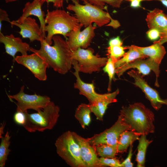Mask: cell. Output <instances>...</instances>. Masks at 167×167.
I'll return each mask as SVG.
<instances>
[{"label":"cell","instance_id":"836d02e7","mask_svg":"<svg viewBox=\"0 0 167 167\" xmlns=\"http://www.w3.org/2000/svg\"><path fill=\"white\" fill-rule=\"evenodd\" d=\"M148 38L151 40H155L160 37L161 33L156 29H151L147 32Z\"/></svg>","mask_w":167,"mask_h":167},{"label":"cell","instance_id":"f546056e","mask_svg":"<svg viewBox=\"0 0 167 167\" xmlns=\"http://www.w3.org/2000/svg\"><path fill=\"white\" fill-rule=\"evenodd\" d=\"M126 48L122 46L114 45L109 46L107 48L108 58L118 60L125 54Z\"/></svg>","mask_w":167,"mask_h":167},{"label":"cell","instance_id":"5b68a950","mask_svg":"<svg viewBox=\"0 0 167 167\" xmlns=\"http://www.w3.org/2000/svg\"><path fill=\"white\" fill-rule=\"evenodd\" d=\"M69 0H66L68 1ZM73 4H69L66 9L73 11L79 23L85 28L94 23L101 27L108 24L110 20L114 21L108 12L87 2L84 5L80 4L78 0H70Z\"/></svg>","mask_w":167,"mask_h":167},{"label":"cell","instance_id":"44dd1931","mask_svg":"<svg viewBox=\"0 0 167 167\" xmlns=\"http://www.w3.org/2000/svg\"><path fill=\"white\" fill-rule=\"evenodd\" d=\"M133 45L139 51L160 65L166 53L165 47L157 41H154L153 45L148 47Z\"/></svg>","mask_w":167,"mask_h":167},{"label":"cell","instance_id":"e0dca14e","mask_svg":"<svg viewBox=\"0 0 167 167\" xmlns=\"http://www.w3.org/2000/svg\"><path fill=\"white\" fill-rule=\"evenodd\" d=\"M0 42L4 45L6 53L13 57L14 62L18 52L20 53L22 55H25L27 54L28 51H30V47L29 44L23 42L20 37H15L12 34L4 35L0 32Z\"/></svg>","mask_w":167,"mask_h":167},{"label":"cell","instance_id":"d4e9b609","mask_svg":"<svg viewBox=\"0 0 167 167\" xmlns=\"http://www.w3.org/2000/svg\"><path fill=\"white\" fill-rule=\"evenodd\" d=\"M146 135H141L139 139V143L138 146V152L136 156V161L138 167L145 166V156L147 148L152 142L146 137Z\"/></svg>","mask_w":167,"mask_h":167},{"label":"cell","instance_id":"7c38bea8","mask_svg":"<svg viewBox=\"0 0 167 167\" xmlns=\"http://www.w3.org/2000/svg\"><path fill=\"white\" fill-rule=\"evenodd\" d=\"M127 73L134 79L135 82L133 84L142 91L154 109L158 110L162 105H167V98L165 99H161L158 92L148 84L138 71L132 70Z\"/></svg>","mask_w":167,"mask_h":167},{"label":"cell","instance_id":"277c9868","mask_svg":"<svg viewBox=\"0 0 167 167\" xmlns=\"http://www.w3.org/2000/svg\"><path fill=\"white\" fill-rule=\"evenodd\" d=\"M60 108L51 101L42 110L37 113H29L24 112L25 121L23 127L28 132H43L52 129L59 116Z\"/></svg>","mask_w":167,"mask_h":167},{"label":"cell","instance_id":"74e56055","mask_svg":"<svg viewBox=\"0 0 167 167\" xmlns=\"http://www.w3.org/2000/svg\"><path fill=\"white\" fill-rule=\"evenodd\" d=\"M130 2L131 6L133 8H138L141 6V2L144 1H151L152 0H125Z\"/></svg>","mask_w":167,"mask_h":167},{"label":"cell","instance_id":"d6a6232c","mask_svg":"<svg viewBox=\"0 0 167 167\" xmlns=\"http://www.w3.org/2000/svg\"><path fill=\"white\" fill-rule=\"evenodd\" d=\"M132 145L130 146L128 154L126 159L121 163L122 167H132L133 164L131 161V159L133 155Z\"/></svg>","mask_w":167,"mask_h":167},{"label":"cell","instance_id":"9c48e42d","mask_svg":"<svg viewBox=\"0 0 167 167\" xmlns=\"http://www.w3.org/2000/svg\"><path fill=\"white\" fill-rule=\"evenodd\" d=\"M127 130H130L129 126L125 123L119 115L117 121L110 128L87 139L92 146L105 144L117 148V143L120 135Z\"/></svg>","mask_w":167,"mask_h":167},{"label":"cell","instance_id":"30bf717a","mask_svg":"<svg viewBox=\"0 0 167 167\" xmlns=\"http://www.w3.org/2000/svg\"><path fill=\"white\" fill-rule=\"evenodd\" d=\"M15 61L27 68L39 80L43 81L47 79L46 71L49 66L36 54L17 56L15 57Z\"/></svg>","mask_w":167,"mask_h":167},{"label":"cell","instance_id":"83f0119b","mask_svg":"<svg viewBox=\"0 0 167 167\" xmlns=\"http://www.w3.org/2000/svg\"><path fill=\"white\" fill-rule=\"evenodd\" d=\"M118 60L108 58L107 62L103 68L104 71L107 74L109 77V82L108 90L109 92L111 90V85L112 80H115V74L116 73V68L115 63Z\"/></svg>","mask_w":167,"mask_h":167},{"label":"cell","instance_id":"3957f363","mask_svg":"<svg viewBox=\"0 0 167 167\" xmlns=\"http://www.w3.org/2000/svg\"><path fill=\"white\" fill-rule=\"evenodd\" d=\"M45 16V21L47 24L45 25V31L47 34L45 39L50 45L52 43L54 36L61 34L66 38V35L68 33L80 30L83 26L75 16L71 15L64 10H47Z\"/></svg>","mask_w":167,"mask_h":167},{"label":"cell","instance_id":"ac0fdd59","mask_svg":"<svg viewBox=\"0 0 167 167\" xmlns=\"http://www.w3.org/2000/svg\"><path fill=\"white\" fill-rule=\"evenodd\" d=\"M72 65L75 70L73 74L76 78L74 88L78 89L79 94L86 97L89 101V104H91L100 98L102 94L98 93L95 92L93 83H87L82 80L79 75V72L76 61L73 60Z\"/></svg>","mask_w":167,"mask_h":167},{"label":"cell","instance_id":"7402d4cb","mask_svg":"<svg viewBox=\"0 0 167 167\" xmlns=\"http://www.w3.org/2000/svg\"><path fill=\"white\" fill-rule=\"evenodd\" d=\"M139 134L130 130H127L122 132L118 139L117 144L118 153H122L126 152L129 146L135 140H139Z\"/></svg>","mask_w":167,"mask_h":167},{"label":"cell","instance_id":"6da1fadb","mask_svg":"<svg viewBox=\"0 0 167 167\" xmlns=\"http://www.w3.org/2000/svg\"><path fill=\"white\" fill-rule=\"evenodd\" d=\"M52 40L54 45L51 46L43 39L40 41L41 47L39 49L30 47V51L38 55L55 71L65 74L72 65L73 52L66 41L61 36L55 35Z\"/></svg>","mask_w":167,"mask_h":167},{"label":"cell","instance_id":"4fadbf2b","mask_svg":"<svg viewBox=\"0 0 167 167\" xmlns=\"http://www.w3.org/2000/svg\"><path fill=\"white\" fill-rule=\"evenodd\" d=\"M96 28L91 24L82 31L79 30L68 33L66 35L68 37L66 41L71 51H75L79 48H87L95 36L94 31Z\"/></svg>","mask_w":167,"mask_h":167},{"label":"cell","instance_id":"f35d334b","mask_svg":"<svg viewBox=\"0 0 167 167\" xmlns=\"http://www.w3.org/2000/svg\"><path fill=\"white\" fill-rule=\"evenodd\" d=\"M160 39L157 41L161 45L167 42V32L160 34Z\"/></svg>","mask_w":167,"mask_h":167},{"label":"cell","instance_id":"e575fe53","mask_svg":"<svg viewBox=\"0 0 167 167\" xmlns=\"http://www.w3.org/2000/svg\"><path fill=\"white\" fill-rule=\"evenodd\" d=\"M3 21H7L10 23V19L6 11L2 9H0V32H1L2 28V22Z\"/></svg>","mask_w":167,"mask_h":167},{"label":"cell","instance_id":"52a82bcc","mask_svg":"<svg viewBox=\"0 0 167 167\" xmlns=\"http://www.w3.org/2000/svg\"><path fill=\"white\" fill-rule=\"evenodd\" d=\"M73 52V60L77 62L79 72L91 74L100 71L104 66L108 58L94 55L91 48L87 49L79 48Z\"/></svg>","mask_w":167,"mask_h":167},{"label":"cell","instance_id":"d590c367","mask_svg":"<svg viewBox=\"0 0 167 167\" xmlns=\"http://www.w3.org/2000/svg\"><path fill=\"white\" fill-rule=\"evenodd\" d=\"M109 46L119 45L122 46V42L119 36L111 39L109 42Z\"/></svg>","mask_w":167,"mask_h":167},{"label":"cell","instance_id":"60d3db41","mask_svg":"<svg viewBox=\"0 0 167 167\" xmlns=\"http://www.w3.org/2000/svg\"><path fill=\"white\" fill-rule=\"evenodd\" d=\"M160 1L163 5L167 7V0H153Z\"/></svg>","mask_w":167,"mask_h":167},{"label":"cell","instance_id":"8d00e7d4","mask_svg":"<svg viewBox=\"0 0 167 167\" xmlns=\"http://www.w3.org/2000/svg\"><path fill=\"white\" fill-rule=\"evenodd\" d=\"M64 0H46L48 4L49 2H52L54 6L57 8L62 7Z\"/></svg>","mask_w":167,"mask_h":167},{"label":"cell","instance_id":"8992f818","mask_svg":"<svg viewBox=\"0 0 167 167\" xmlns=\"http://www.w3.org/2000/svg\"><path fill=\"white\" fill-rule=\"evenodd\" d=\"M55 145L57 154L68 165L73 167H86L73 132L68 131L62 134L56 140Z\"/></svg>","mask_w":167,"mask_h":167},{"label":"cell","instance_id":"7a4b0ae2","mask_svg":"<svg viewBox=\"0 0 167 167\" xmlns=\"http://www.w3.org/2000/svg\"><path fill=\"white\" fill-rule=\"evenodd\" d=\"M119 115L131 131L141 135H147L154 132V114L141 103L123 106Z\"/></svg>","mask_w":167,"mask_h":167},{"label":"cell","instance_id":"484cf974","mask_svg":"<svg viewBox=\"0 0 167 167\" xmlns=\"http://www.w3.org/2000/svg\"><path fill=\"white\" fill-rule=\"evenodd\" d=\"M11 136L7 131L5 135L1 138L0 144V167H5L8 156L11 150L9 148Z\"/></svg>","mask_w":167,"mask_h":167},{"label":"cell","instance_id":"ba28073f","mask_svg":"<svg viewBox=\"0 0 167 167\" xmlns=\"http://www.w3.org/2000/svg\"><path fill=\"white\" fill-rule=\"evenodd\" d=\"M24 86L23 85L18 93L8 95V97L16 100V111L24 112L28 109H32L38 112L46 107L51 101L50 98L46 96L35 94L29 95L24 92Z\"/></svg>","mask_w":167,"mask_h":167},{"label":"cell","instance_id":"b9f144b4","mask_svg":"<svg viewBox=\"0 0 167 167\" xmlns=\"http://www.w3.org/2000/svg\"><path fill=\"white\" fill-rule=\"evenodd\" d=\"M17 0H5L6 3H8L10 2H15Z\"/></svg>","mask_w":167,"mask_h":167},{"label":"cell","instance_id":"cb8c5ba5","mask_svg":"<svg viewBox=\"0 0 167 167\" xmlns=\"http://www.w3.org/2000/svg\"><path fill=\"white\" fill-rule=\"evenodd\" d=\"M91 112L89 104H81L76 110L75 117L83 129H84L86 126H88L91 122Z\"/></svg>","mask_w":167,"mask_h":167},{"label":"cell","instance_id":"9a60e30c","mask_svg":"<svg viewBox=\"0 0 167 167\" xmlns=\"http://www.w3.org/2000/svg\"><path fill=\"white\" fill-rule=\"evenodd\" d=\"M76 142L79 145L80 154L82 160L86 167H100L99 159L93 146L91 145L85 139L76 133L73 132Z\"/></svg>","mask_w":167,"mask_h":167},{"label":"cell","instance_id":"1f68e13d","mask_svg":"<svg viewBox=\"0 0 167 167\" xmlns=\"http://www.w3.org/2000/svg\"><path fill=\"white\" fill-rule=\"evenodd\" d=\"M13 119L16 124L23 126L25 121V115L24 112L16 111L14 115Z\"/></svg>","mask_w":167,"mask_h":167},{"label":"cell","instance_id":"4316f807","mask_svg":"<svg viewBox=\"0 0 167 167\" xmlns=\"http://www.w3.org/2000/svg\"><path fill=\"white\" fill-rule=\"evenodd\" d=\"M93 146L97 156L101 157L113 158L118 153L117 148L109 145L103 144Z\"/></svg>","mask_w":167,"mask_h":167},{"label":"cell","instance_id":"4dcf8cb0","mask_svg":"<svg viewBox=\"0 0 167 167\" xmlns=\"http://www.w3.org/2000/svg\"><path fill=\"white\" fill-rule=\"evenodd\" d=\"M100 163L101 166H104L111 167H122L119 161L115 158H99Z\"/></svg>","mask_w":167,"mask_h":167},{"label":"cell","instance_id":"8fae6325","mask_svg":"<svg viewBox=\"0 0 167 167\" xmlns=\"http://www.w3.org/2000/svg\"><path fill=\"white\" fill-rule=\"evenodd\" d=\"M159 66L160 64L149 58L146 59H139L116 68L115 73L119 78L126 71L131 68L137 69L139 73L144 75L149 74L150 71H152L156 75L155 85L158 87L159 85L158 82V78L160 72Z\"/></svg>","mask_w":167,"mask_h":167},{"label":"cell","instance_id":"ffe728a7","mask_svg":"<svg viewBox=\"0 0 167 167\" xmlns=\"http://www.w3.org/2000/svg\"><path fill=\"white\" fill-rule=\"evenodd\" d=\"M146 20L149 29H156L161 34L167 32V15L163 11L156 8L150 11Z\"/></svg>","mask_w":167,"mask_h":167},{"label":"cell","instance_id":"603a6c76","mask_svg":"<svg viewBox=\"0 0 167 167\" xmlns=\"http://www.w3.org/2000/svg\"><path fill=\"white\" fill-rule=\"evenodd\" d=\"M125 48L126 49H128L129 50L125 53L122 58L118 60L115 63L116 69L136 59H145L148 58L136 49L133 45L125 47Z\"/></svg>","mask_w":167,"mask_h":167},{"label":"cell","instance_id":"ab89813d","mask_svg":"<svg viewBox=\"0 0 167 167\" xmlns=\"http://www.w3.org/2000/svg\"><path fill=\"white\" fill-rule=\"evenodd\" d=\"M5 125V123L4 122H3V123L1 124V126L0 127V138H2L3 136L2 135L3 134L4 129Z\"/></svg>","mask_w":167,"mask_h":167},{"label":"cell","instance_id":"2e32d148","mask_svg":"<svg viewBox=\"0 0 167 167\" xmlns=\"http://www.w3.org/2000/svg\"><path fill=\"white\" fill-rule=\"evenodd\" d=\"M45 2L46 0H33L32 2H26L23 9L22 15L16 20L18 23L21 24L26 18L30 15L37 17L40 22V27L44 39L46 36L45 31L46 25L45 18V15L44 12L42 11L41 7Z\"/></svg>","mask_w":167,"mask_h":167},{"label":"cell","instance_id":"f1b7e54d","mask_svg":"<svg viewBox=\"0 0 167 167\" xmlns=\"http://www.w3.org/2000/svg\"><path fill=\"white\" fill-rule=\"evenodd\" d=\"M84 2H87L102 9L105 8V4L116 8H119L122 1L125 0H80Z\"/></svg>","mask_w":167,"mask_h":167},{"label":"cell","instance_id":"d6986e66","mask_svg":"<svg viewBox=\"0 0 167 167\" xmlns=\"http://www.w3.org/2000/svg\"><path fill=\"white\" fill-rule=\"evenodd\" d=\"M119 93V90L117 89L113 92L102 94L100 98L89 104L91 112L94 113L97 119L103 120L108 106L111 103L117 102L116 97Z\"/></svg>","mask_w":167,"mask_h":167},{"label":"cell","instance_id":"5bb4252c","mask_svg":"<svg viewBox=\"0 0 167 167\" xmlns=\"http://www.w3.org/2000/svg\"><path fill=\"white\" fill-rule=\"evenodd\" d=\"M11 27L16 26L20 29L19 33L23 38H28L31 42L35 41H40L43 39L42 32L35 19L30 17L26 18L21 24L16 21H11L10 23Z\"/></svg>","mask_w":167,"mask_h":167}]
</instances>
